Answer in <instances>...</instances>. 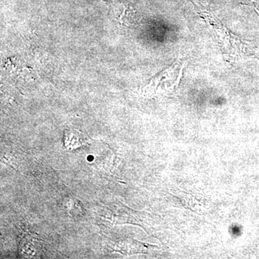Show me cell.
Returning <instances> with one entry per match:
<instances>
[{
	"instance_id": "obj_2",
	"label": "cell",
	"mask_w": 259,
	"mask_h": 259,
	"mask_svg": "<svg viewBox=\"0 0 259 259\" xmlns=\"http://www.w3.org/2000/svg\"><path fill=\"white\" fill-rule=\"evenodd\" d=\"M255 10H256L257 13H258V14L259 15V5H257L255 6Z\"/></svg>"
},
{
	"instance_id": "obj_1",
	"label": "cell",
	"mask_w": 259,
	"mask_h": 259,
	"mask_svg": "<svg viewBox=\"0 0 259 259\" xmlns=\"http://www.w3.org/2000/svg\"><path fill=\"white\" fill-rule=\"evenodd\" d=\"M84 138L79 132H66L64 137V143L66 147L74 149L84 144Z\"/></svg>"
}]
</instances>
